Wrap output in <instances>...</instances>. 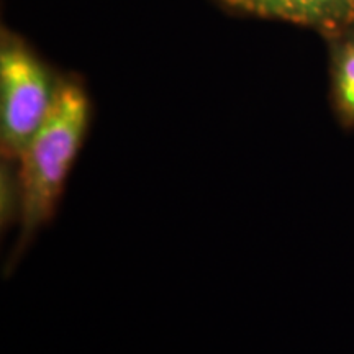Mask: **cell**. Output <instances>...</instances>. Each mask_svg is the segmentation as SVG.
Returning <instances> with one entry per match:
<instances>
[{"label": "cell", "instance_id": "obj_3", "mask_svg": "<svg viewBox=\"0 0 354 354\" xmlns=\"http://www.w3.org/2000/svg\"><path fill=\"white\" fill-rule=\"evenodd\" d=\"M228 7L266 19L290 21L323 33L354 25V0H221Z\"/></svg>", "mask_w": 354, "mask_h": 354}, {"label": "cell", "instance_id": "obj_4", "mask_svg": "<svg viewBox=\"0 0 354 354\" xmlns=\"http://www.w3.org/2000/svg\"><path fill=\"white\" fill-rule=\"evenodd\" d=\"M331 99L339 123L354 128V35L344 38L333 53Z\"/></svg>", "mask_w": 354, "mask_h": 354}, {"label": "cell", "instance_id": "obj_1", "mask_svg": "<svg viewBox=\"0 0 354 354\" xmlns=\"http://www.w3.org/2000/svg\"><path fill=\"white\" fill-rule=\"evenodd\" d=\"M91 123V100L77 79H63L55 107L17 159L20 234L8 268H15L38 232L51 223L63 201Z\"/></svg>", "mask_w": 354, "mask_h": 354}, {"label": "cell", "instance_id": "obj_2", "mask_svg": "<svg viewBox=\"0 0 354 354\" xmlns=\"http://www.w3.org/2000/svg\"><path fill=\"white\" fill-rule=\"evenodd\" d=\"M48 66L19 38L3 35L0 48V153L17 162L41 128L61 87Z\"/></svg>", "mask_w": 354, "mask_h": 354}]
</instances>
